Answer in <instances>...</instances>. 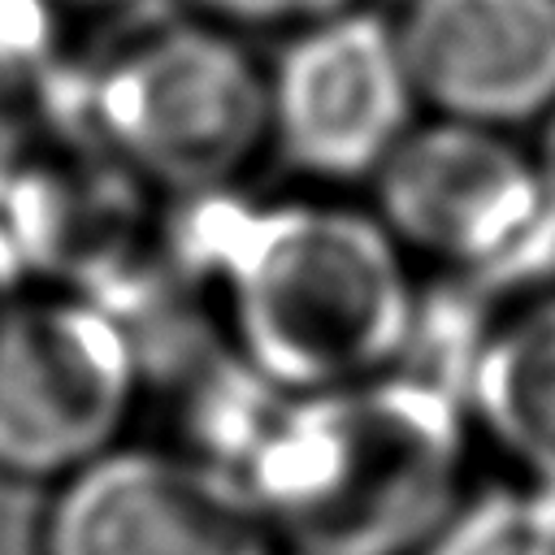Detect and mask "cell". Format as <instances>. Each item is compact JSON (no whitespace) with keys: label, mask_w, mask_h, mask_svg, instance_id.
I'll list each match as a JSON object with an SVG mask.
<instances>
[{"label":"cell","mask_w":555,"mask_h":555,"mask_svg":"<svg viewBox=\"0 0 555 555\" xmlns=\"http://www.w3.org/2000/svg\"><path fill=\"white\" fill-rule=\"evenodd\" d=\"M251 390V386H247ZM221 399L204 451L243 481L282 555H421L464 503L468 408L416 373L282 395Z\"/></svg>","instance_id":"1"},{"label":"cell","mask_w":555,"mask_h":555,"mask_svg":"<svg viewBox=\"0 0 555 555\" xmlns=\"http://www.w3.org/2000/svg\"><path fill=\"white\" fill-rule=\"evenodd\" d=\"M199 230L247 373L312 395L403 369L421 299L377 212L295 199L208 208Z\"/></svg>","instance_id":"2"},{"label":"cell","mask_w":555,"mask_h":555,"mask_svg":"<svg viewBox=\"0 0 555 555\" xmlns=\"http://www.w3.org/2000/svg\"><path fill=\"white\" fill-rule=\"evenodd\" d=\"M91 104L113 156L173 195H221L273 139L269 74L208 17L121 48Z\"/></svg>","instance_id":"3"},{"label":"cell","mask_w":555,"mask_h":555,"mask_svg":"<svg viewBox=\"0 0 555 555\" xmlns=\"http://www.w3.org/2000/svg\"><path fill=\"white\" fill-rule=\"evenodd\" d=\"M377 217L468 286L533 282L555 264V182L503 130L438 117L382 160Z\"/></svg>","instance_id":"4"},{"label":"cell","mask_w":555,"mask_h":555,"mask_svg":"<svg viewBox=\"0 0 555 555\" xmlns=\"http://www.w3.org/2000/svg\"><path fill=\"white\" fill-rule=\"evenodd\" d=\"M139 399V351L95 299L0 304V477L61 481L121 442Z\"/></svg>","instance_id":"5"},{"label":"cell","mask_w":555,"mask_h":555,"mask_svg":"<svg viewBox=\"0 0 555 555\" xmlns=\"http://www.w3.org/2000/svg\"><path fill=\"white\" fill-rule=\"evenodd\" d=\"M35 555H282L238 477L204 455L117 442L52 481Z\"/></svg>","instance_id":"6"},{"label":"cell","mask_w":555,"mask_h":555,"mask_svg":"<svg viewBox=\"0 0 555 555\" xmlns=\"http://www.w3.org/2000/svg\"><path fill=\"white\" fill-rule=\"evenodd\" d=\"M269 95L282 156L330 182L377 173L416 104L399 30L360 9L299 26L269 74Z\"/></svg>","instance_id":"7"},{"label":"cell","mask_w":555,"mask_h":555,"mask_svg":"<svg viewBox=\"0 0 555 555\" xmlns=\"http://www.w3.org/2000/svg\"><path fill=\"white\" fill-rule=\"evenodd\" d=\"M416 100L468 126L555 108V0H408L395 22Z\"/></svg>","instance_id":"8"},{"label":"cell","mask_w":555,"mask_h":555,"mask_svg":"<svg viewBox=\"0 0 555 555\" xmlns=\"http://www.w3.org/2000/svg\"><path fill=\"white\" fill-rule=\"evenodd\" d=\"M460 399L529 486L555 490V295L520 304L481 334Z\"/></svg>","instance_id":"9"},{"label":"cell","mask_w":555,"mask_h":555,"mask_svg":"<svg viewBox=\"0 0 555 555\" xmlns=\"http://www.w3.org/2000/svg\"><path fill=\"white\" fill-rule=\"evenodd\" d=\"M421 555H555V490H490L464 499Z\"/></svg>","instance_id":"10"},{"label":"cell","mask_w":555,"mask_h":555,"mask_svg":"<svg viewBox=\"0 0 555 555\" xmlns=\"http://www.w3.org/2000/svg\"><path fill=\"white\" fill-rule=\"evenodd\" d=\"M208 22L221 26H312L356 0H191Z\"/></svg>","instance_id":"11"},{"label":"cell","mask_w":555,"mask_h":555,"mask_svg":"<svg viewBox=\"0 0 555 555\" xmlns=\"http://www.w3.org/2000/svg\"><path fill=\"white\" fill-rule=\"evenodd\" d=\"M56 9H82V13H108V9H121L130 0H52Z\"/></svg>","instance_id":"12"},{"label":"cell","mask_w":555,"mask_h":555,"mask_svg":"<svg viewBox=\"0 0 555 555\" xmlns=\"http://www.w3.org/2000/svg\"><path fill=\"white\" fill-rule=\"evenodd\" d=\"M538 160H542V169L551 173V182H555V108H551V121H546V134H542V152H538Z\"/></svg>","instance_id":"13"}]
</instances>
